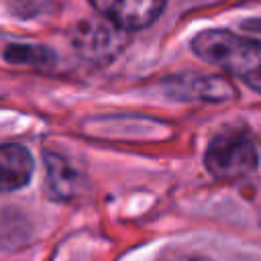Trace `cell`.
<instances>
[{
	"instance_id": "obj_2",
	"label": "cell",
	"mask_w": 261,
	"mask_h": 261,
	"mask_svg": "<svg viewBox=\"0 0 261 261\" xmlns=\"http://www.w3.org/2000/svg\"><path fill=\"white\" fill-rule=\"evenodd\" d=\"M257 149L251 137L243 130H222L218 133L204 155L206 169L216 179H239L255 171Z\"/></svg>"
},
{
	"instance_id": "obj_4",
	"label": "cell",
	"mask_w": 261,
	"mask_h": 261,
	"mask_svg": "<svg viewBox=\"0 0 261 261\" xmlns=\"http://www.w3.org/2000/svg\"><path fill=\"white\" fill-rule=\"evenodd\" d=\"M35 163L27 147L18 143L0 145V194L24 188L31 181Z\"/></svg>"
},
{
	"instance_id": "obj_7",
	"label": "cell",
	"mask_w": 261,
	"mask_h": 261,
	"mask_svg": "<svg viewBox=\"0 0 261 261\" xmlns=\"http://www.w3.org/2000/svg\"><path fill=\"white\" fill-rule=\"evenodd\" d=\"M157 261H208V259L192 253H167V255H161Z\"/></svg>"
},
{
	"instance_id": "obj_1",
	"label": "cell",
	"mask_w": 261,
	"mask_h": 261,
	"mask_svg": "<svg viewBox=\"0 0 261 261\" xmlns=\"http://www.w3.org/2000/svg\"><path fill=\"white\" fill-rule=\"evenodd\" d=\"M192 51L261 94V41L224 29H208L192 39Z\"/></svg>"
},
{
	"instance_id": "obj_3",
	"label": "cell",
	"mask_w": 261,
	"mask_h": 261,
	"mask_svg": "<svg viewBox=\"0 0 261 261\" xmlns=\"http://www.w3.org/2000/svg\"><path fill=\"white\" fill-rule=\"evenodd\" d=\"M92 6L114 27L139 31L157 20L165 0H90Z\"/></svg>"
},
{
	"instance_id": "obj_6",
	"label": "cell",
	"mask_w": 261,
	"mask_h": 261,
	"mask_svg": "<svg viewBox=\"0 0 261 261\" xmlns=\"http://www.w3.org/2000/svg\"><path fill=\"white\" fill-rule=\"evenodd\" d=\"M4 57L10 63H24V65H49L53 61V53L47 47H37V45H8Z\"/></svg>"
},
{
	"instance_id": "obj_5",
	"label": "cell",
	"mask_w": 261,
	"mask_h": 261,
	"mask_svg": "<svg viewBox=\"0 0 261 261\" xmlns=\"http://www.w3.org/2000/svg\"><path fill=\"white\" fill-rule=\"evenodd\" d=\"M45 167H47V190L51 198L55 200L73 198L80 186V175L73 169V165L57 153H45Z\"/></svg>"
}]
</instances>
